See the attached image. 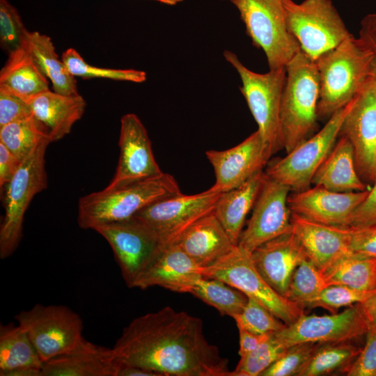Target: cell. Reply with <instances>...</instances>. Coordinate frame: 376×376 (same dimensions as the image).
I'll list each match as a JSON object with an SVG mask.
<instances>
[{
	"label": "cell",
	"instance_id": "6da1fadb",
	"mask_svg": "<svg viewBox=\"0 0 376 376\" xmlns=\"http://www.w3.org/2000/svg\"><path fill=\"white\" fill-rule=\"evenodd\" d=\"M112 350L120 364L158 376H231L228 359L206 339L201 319L170 306L134 318Z\"/></svg>",
	"mask_w": 376,
	"mask_h": 376
},
{
	"label": "cell",
	"instance_id": "7a4b0ae2",
	"mask_svg": "<svg viewBox=\"0 0 376 376\" xmlns=\"http://www.w3.org/2000/svg\"><path fill=\"white\" fill-rule=\"evenodd\" d=\"M315 62L320 79L318 118H329L345 107L371 78V53L352 34Z\"/></svg>",
	"mask_w": 376,
	"mask_h": 376
},
{
	"label": "cell",
	"instance_id": "3957f363",
	"mask_svg": "<svg viewBox=\"0 0 376 376\" xmlns=\"http://www.w3.org/2000/svg\"><path fill=\"white\" fill-rule=\"evenodd\" d=\"M180 192L174 177L164 172L152 178L108 185L79 199L78 224L83 229L94 230L102 224L131 218L152 203Z\"/></svg>",
	"mask_w": 376,
	"mask_h": 376
},
{
	"label": "cell",
	"instance_id": "277c9868",
	"mask_svg": "<svg viewBox=\"0 0 376 376\" xmlns=\"http://www.w3.org/2000/svg\"><path fill=\"white\" fill-rule=\"evenodd\" d=\"M285 69L279 125L282 148L288 153L317 130L320 79L315 62L301 51Z\"/></svg>",
	"mask_w": 376,
	"mask_h": 376
},
{
	"label": "cell",
	"instance_id": "5b68a950",
	"mask_svg": "<svg viewBox=\"0 0 376 376\" xmlns=\"http://www.w3.org/2000/svg\"><path fill=\"white\" fill-rule=\"evenodd\" d=\"M237 8L247 35L264 52L269 70L285 68L300 51L288 29L283 0H229Z\"/></svg>",
	"mask_w": 376,
	"mask_h": 376
},
{
	"label": "cell",
	"instance_id": "8992f818",
	"mask_svg": "<svg viewBox=\"0 0 376 376\" xmlns=\"http://www.w3.org/2000/svg\"><path fill=\"white\" fill-rule=\"evenodd\" d=\"M354 100L336 111L320 131L297 146L285 157L269 160L266 165V175L288 186L293 192L309 188L315 171L336 143Z\"/></svg>",
	"mask_w": 376,
	"mask_h": 376
},
{
	"label": "cell",
	"instance_id": "52a82bcc",
	"mask_svg": "<svg viewBox=\"0 0 376 376\" xmlns=\"http://www.w3.org/2000/svg\"><path fill=\"white\" fill-rule=\"evenodd\" d=\"M45 140L22 162L12 179L1 188L5 214L0 227V257H9L18 246L26 209L33 196L47 188Z\"/></svg>",
	"mask_w": 376,
	"mask_h": 376
},
{
	"label": "cell",
	"instance_id": "ba28073f",
	"mask_svg": "<svg viewBox=\"0 0 376 376\" xmlns=\"http://www.w3.org/2000/svg\"><path fill=\"white\" fill-rule=\"evenodd\" d=\"M283 1L289 31L313 61L352 35L331 0Z\"/></svg>",
	"mask_w": 376,
	"mask_h": 376
},
{
	"label": "cell",
	"instance_id": "9c48e42d",
	"mask_svg": "<svg viewBox=\"0 0 376 376\" xmlns=\"http://www.w3.org/2000/svg\"><path fill=\"white\" fill-rule=\"evenodd\" d=\"M224 56L239 74L242 81L240 91L258 125L257 130L274 154L283 148L279 114L285 68L258 73L246 68L233 52L224 51Z\"/></svg>",
	"mask_w": 376,
	"mask_h": 376
},
{
	"label": "cell",
	"instance_id": "30bf717a",
	"mask_svg": "<svg viewBox=\"0 0 376 376\" xmlns=\"http://www.w3.org/2000/svg\"><path fill=\"white\" fill-rule=\"evenodd\" d=\"M203 274L239 290L261 304L286 325L304 313L303 308L269 285L256 269L251 253L237 245L214 264L203 268Z\"/></svg>",
	"mask_w": 376,
	"mask_h": 376
},
{
	"label": "cell",
	"instance_id": "8fae6325",
	"mask_svg": "<svg viewBox=\"0 0 376 376\" xmlns=\"http://www.w3.org/2000/svg\"><path fill=\"white\" fill-rule=\"evenodd\" d=\"M44 362L69 353L85 339L81 317L62 305L37 304L15 316Z\"/></svg>",
	"mask_w": 376,
	"mask_h": 376
},
{
	"label": "cell",
	"instance_id": "7c38bea8",
	"mask_svg": "<svg viewBox=\"0 0 376 376\" xmlns=\"http://www.w3.org/2000/svg\"><path fill=\"white\" fill-rule=\"evenodd\" d=\"M94 230L109 244L129 288H136L164 247L157 234L134 217L102 224Z\"/></svg>",
	"mask_w": 376,
	"mask_h": 376
},
{
	"label": "cell",
	"instance_id": "4fadbf2b",
	"mask_svg": "<svg viewBox=\"0 0 376 376\" xmlns=\"http://www.w3.org/2000/svg\"><path fill=\"white\" fill-rule=\"evenodd\" d=\"M221 194L211 188L191 195L180 192L152 203L133 217L152 230L166 246L175 244L192 224L212 212Z\"/></svg>",
	"mask_w": 376,
	"mask_h": 376
},
{
	"label": "cell",
	"instance_id": "5bb4252c",
	"mask_svg": "<svg viewBox=\"0 0 376 376\" xmlns=\"http://www.w3.org/2000/svg\"><path fill=\"white\" fill-rule=\"evenodd\" d=\"M369 326L368 317L359 303L330 315L304 313L274 334L287 347L304 343L354 342L366 336Z\"/></svg>",
	"mask_w": 376,
	"mask_h": 376
},
{
	"label": "cell",
	"instance_id": "9a60e30c",
	"mask_svg": "<svg viewBox=\"0 0 376 376\" xmlns=\"http://www.w3.org/2000/svg\"><path fill=\"white\" fill-rule=\"evenodd\" d=\"M290 189L266 175L247 226L237 246L252 253L261 244L292 232L291 211L288 199Z\"/></svg>",
	"mask_w": 376,
	"mask_h": 376
},
{
	"label": "cell",
	"instance_id": "2e32d148",
	"mask_svg": "<svg viewBox=\"0 0 376 376\" xmlns=\"http://www.w3.org/2000/svg\"><path fill=\"white\" fill-rule=\"evenodd\" d=\"M272 155L258 130L233 148L207 150L206 157L215 175L210 188L222 193L238 187L263 171Z\"/></svg>",
	"mask_w": 376,
	"mask_h": 376
},
{
	"label": "cell",
	"instance_id": "e0dca14e",
	"mask_svg": "<svg viewBox=\"0 0 376 376\" xmlns=\"http://www.w3.org/2000/svg\"><path fill=\"white\" fill-rule=\"evenodd\" d=\"M350 141L357 173L361 180L376 178V97L371 78L354 97L340 130Z\"/></svg>",
	"mask_w": 376,
	"mask_h": 376
},
{
	"label": "cell",
	"instance_id": "ac0fdd59",
	"mask_svg": "<svg viewBox=\"0 0 376 376\" xmlns=\"http://www.w3.org/2000/svg\"><path fill=\"white\" fill-rule=\"evenodd\" d=\"M370 189L338 192L315 185L289 195L291 212L310 220L338 227H350L355 210Z\"/></svg>",
	"mask_w": 376,
	"mask_h": 376
},
{
	"label": "cell",
	"instance_id": "d6986e66",
	"mask_svg": "<svg viewBox=\"0 0 376 376\" xmlns=\"http://www.w3.org/2000/svg\"><path fill=\"white\" fill-rule=\"evenodd\" d=\"M120 155L116 173L109 186L157 176L163 172L154 157L147 130L134 113L120 119Z\"/></svg>",
	"mask_w": 376,
	"mask_h": 376
},
{
	"label": "cell",
	"instance_id": "ffe728a7",
	"mask_svg": "<svg viewBox=\"0 0 376 376\" xmlns=\"http://www.w3.org/2000/svg\"><path fill=\"white\" fill-rule=\"evenodd\" d=\"M291 224L292 232L307 258L322 272L338 259L352 252L350 227L318 223L293 212Z\"/></svg>",
	"mask_w": 376,
	"mask_h": 376
},
{
	"label": "cell",
	"instance_id": "44dd1931",
	"mask_svg": "<svg viewBox=\"0 0 376 376\" xmlns=\"http://www.w3.org/2000/svg\"><path fill=\"white\" fill-rule=\"evenodd\" d=\"M251 257L265 281L286 298L292 274L307 256L298 239L290 232L261 244Z\"/></svg>",
	"mask_w": 376,
	"mask_h": 376
},
{
	"label": "cell",
	"instance_id": "7402d4cb",
	"mask_svg": "<svg viewBox=\"0 0 376 376\" xmlns=\"http://www.w3.org/2000/svg\"><path fill=\"white\" fill-rule=\"evenodd\" d=\"M200 267L176 244L164 246L144 272L136 288L160 286L178 292H189L202 276Z\"/></svg>",
	"mask_w": 376,
	"mask_h": 376
},
{
	"label": "cell",
	"instance_id": "603a6c76",
	"mask_svg": "<svg viewBox=\"0 0 376 376\" xmlns=\"http://www.w3.org/2000/svg\"><path fill=\"white\" fill-rule=\"evenodd\" d=\"M119 366L112 348L84 339L72 352L44 362L40 376H117Z\"/></svg>",
	"mask_w": 376,
	"mask_h": 376
},
{
	"label": "cell",
	"instance_id": "cb8c5ba5",
	"mask_svg": "<svg viewBox=\"0 0 376 376\" xmlns=\"http://www.w3.org/2000/svg\"><path fill=\"white\" fill-rule=\"evenodd\" d=\"M175 244L203 268L214 264L236 246L214 210L192 224Z\"/></svg>",
	"mask_w": 376,
	"mask_h": 376
},
{
	"label": "cell",
	"instance_id": "d4e9b609",
	"mask_svg": "<svg viewBox=\"0 0 376 376\" xmlns=\"http://www.w3.org/2000/svg\"><path fill=\"white\" fill-rule=\"evenodd\" d=\"M33 117L51 142L68 134L83 116L86 102L77 94L64 95L48 90L29 102Z\"/></svg>",
	"mask_w": 376,
	"mask_h": 376
},
{
	"label": "cell",
	"instance_id": "484cf974",
	"mask_svg": "<svg viewBox=\"0 0 376 376\" xmlns=\"http://www.w3.org/2000/svg\"><path fill=\"white\" fill-rule=\"evenodd\" d=\"M311 184L338 192L367 189L357 173L352 146L345 136L340 135L315 171Z\"/></svg>",
	"mask_w": 376,
	"mask_h": 376
},
{
	"label": "cell",
	"instance_id": "4316f807",
	"mask_svg": "<svg viewBox=\"0 0 376 376\" xmlns=\"http://www.w3.org/2000/svg\"><path fill=\"white\" fill-rule=\"evenodd\" d=\"M265 178V171L258 172L238 187L222 192L215 204L214 212L235 245Z\"/></svg>",
	"mask_w": 376,
	"mask_h": 376
},
{
	"label": "cell",
	"instance_id": "83f0119b",
	"mask_svg": "<svg viewBox=\"0 0 376 376\" xmlns=\"http://www.w3.org/2000/svg\"><path fill=\"white\" fill-rule=\"evenodd\" d=\"M0 86L28 102L49 90L48 79L24 47L8 53L0 72Z\"/></svg>",
	"mask_w": 376,
	"mask_h": 376
},
{
	"label": "cell",
	"instance_id": "f1b7e54d",
	"mask_svg": "<svg viewBox=\"0 0 376 376\" xmlns=\"http://www.w3.org/2000/svg\"><path fill=\"white\" fill-rule=\"evenodd\" d=\"M23 47L51 81L54 91L64 95L78 93L75 77L69 72L61 58L59 59L49 36L37 31H29Z\"/></svg>",
	"mask_w": 376,
	"mask_h": 376
},
{
	"label": "cell",
	"instance_id": "f546056e",
	"mask_svg": "<svg viewBox=\"0 0 376 376\" xmlns=\"http://www.w3.org/2000/svg\"><path fill=\"white\" fill-rule=\"evenodd\" d=\"M43 361L26 331L19 324H1L0 375L22 369H42Z\"/></svg>",
	"mask_w": 376,
	"mask_h": 376
},
{
	"label": "cell",
	"instance_id": "4dcf8cb0",
	"mask_svg": "<svg viewBox=\"0 0 376 376\" xmlns=\"http://www.w3.org/2000/svg\"><path fill=\"white\" fill-rule=\"evenodd\" d=\"M326 283L344 285L364 290H376V258L350 253L338 259L324 272Z\"/></svg>",
	"mask_w": 376,
	"mask_h": 376
},
{
	"label": "cell",
	"instance_id": "1f68e13d",
	"mask_svg": "<svg viewBox=\"0 0 376 376\" xmlns=\"http://www.w3.org/2000/svg\"><path fill=\"white\" fill-rule=\"evenodd\" d=\"M361 349L354 342L319 343L298 376H320L336 371L345 373Z\"/></svg>",
	"mask_w": 376,
	"mask_h": 376
},
{
	"label": "cell",
	"instance_id": "d6a6232c",
	"mask_svg": "<svg viewBox=\"0 0 376 376\" xmlns=\"http://www.w3.org/2000/svg\"><path fill=\"white\" fill-rule=\"evenodd\" d=\"M189 293L234 319L244 308L248 297L239 290L216 279L202 276Z\"/></svg>",
	"mask_w": 376,
	"mask_h": 376
},
{
	"label": "cell",
	"instance_id": "836d02e7",
	"mask_svg": "<svg viewBox=\"0 0 376 376\" xmlns=\"http://www.w3.org/2000/svg\"><path fill=\"white\" fill-rule=\"evenodd\" d=\"M45 140L49 141L33 116L0 127V143L21 162Z\"/></svg>",
	"mask_w": 376,
	"mask_h": 376
},
{
	"label": "cell",
	"instance_id": "e575fe53",
	"mask_svg": "<svg viewBox=\"0 0 376 376\" xmlns=\"http://www.w3.org/2000/svg\"><path fill=\"white\" fill-rule=\"evenodd\" d=\"M327 286L322 271L306 258L294 272L286 298L304 309L310 308L321 291Z\"/></svg>",
	"mask_w": 376,
	"mask_h": 376
},
{
	"label": "cell",
	"instance_id": "d590c367",
	"mask_svg": "<svg viewBox=\"0 0 376 376\" xmlns=\"http://www.w3.org/2000/svg\"><path fill=\"white\" fill-rule=\"evenodd\" d=\"M61 60L69 72L75 77L104 78L134 83H142L146 80V73L142 70L104 68L90 65L74 48H69L63 52Z\"/></svg>",
	"mask_w": 376,
	"mask_h": 376
},
{
	"label": "cell",
	"instance_id": "8d00e7d4",
	"mask_svg": "<svg viewBox=\"0 0 376 376\" xmlns=\"http://www.w3.org/2000/svg\"><path fill=\"white\" fill-rule=\"evenodd\" d=\"M288 348L274 332L271 333L256 350L240 357L235 369L231 371V376H261Z\"/></svg>",
	"mask_w": 376,
	"mask_h": 376
},
{
	"label": "cell",
	"instance_id": "74e56055",
	"mask_svg": "<svg viewBox=\"0 0 376 376\" xmlns=\"http://www.w3.org/2000/svg\"><path fill=\"white\" fill-rule=\"evenodd\" d=\"M237 326L257 334H267L283 329L285 324L255 299L248 297L242 312L234 318Z\"/></svg>",
	"mask_w": 376,
	"mask_h": 376
},
{
	"label": "cell",
	"instance_id": "f35d334b",
	"mask_svg": "<svg viewBox=\"0 0 376 376\" xmlns=\"http://www.w3.org/2000/svg\"><path fill=\"white\" fill-rule=\"evenodd\" d=\"M29 31L17 10L8 0H0V43L10 53L23 47Z\"/></svg>",
	"mask_w": 376,
	"mask_h": 376
},
{
	"label": "cell",
	"instance_id": "ab89813d",
	"mask_svg": "<svg viewBox=\"0 0 376 376\" xmlns=\"http://www.w3.org/2000/svg\"><path fill=\"white\" fill-rule=\"evenodd\" d=\"M375 292L376 290L364 291L344 285H330L321 291L310 308L320 307L335 313L342 307L363 303Z\"/></svg>",
	"mask_w": 376,
	"mask_h": 376
},
{
	"label": "cell",
	"instance_id": "60d3db41",
	"mask_svg": "<svg viewBox=\"0 0 376 376\" xmlns=\"http://www.w3.org/2000/svg\"><path fill=\"white\" fill-rule=\"evenodd\" d=\"M319 343H304L288 347L285 353L261 376H298Z\"/></svg>",
	"mask_w": 376,
	"mask_h": 376
},
{
	"label": "cell",
	"instance_id": "b9f144b4",
	"mask_svg": "<svg viewBox=\"0 0 376 376\" xmlns=\"http://www.w3.org/2000/svg\"><path fill=\"white\" fill-rule=\"evenodd\" d=\"M347 376H376V327L370 324L366 343L355 361L346 369Z\"/></svg>",
	"mask_w": 376,
	"mask_h": 376
},
{
	"label": "cell",
	"instance_id": "7bdbcfd3",
	"mask_svg": "<svg viewBox=\"0 0 376 376\" xmlns=\"http://www.w3.org/2000/svg\"><path fill=\"white\" fill-rule=\"evenodd\" d=\"M31 116L29 102L0 86V127Z\"/></svg>",
	"mask_w": 376,
	"mask_h": 376
},
{
	"label": "cell",
	"instance_id": "ee69618b",
	"mask_svg": "<svg viewBox=\"0 0 376 376\" xmlns=\"http://www.w3.org/2000/svg\"><path fill=\"white\" fill-rule=\"evenodd\" d=\"M351 233V250L353 253L376 258V224L354 228Z\"/></svg>",
	"mask_w": 376,
	"mask_h": 376
},
{
	"label": "cell",
	"instance_id": "f6af8a7d",
	"mask_svg": "<svg viewBox=\"0 0 376 376\" xmlns=\"http://www.w3.org/2000/svg\"><path fill=\"white\" fill-rule=\"evenodd\" d=\"M358 38L371 53L370 76L376 80V13L361 19Z\"/></svg>",
	"mask_w": 376,
	"mask_h": 376
},
{
	"label": "cell",
	"instance_id": "bcb514c9",
	"mask_svg": "<svg viewBox=\"0 0 376 376\" xmlns=\"http://www.w3.org/2000/svg\"><path fill=\"white\" fill-rule=\"evenodd\" d=\"M373 182V187L355 210L350 227L359 228L376 224V178Z\"/></svg>",
	"mask_w": 376,
	"mask_h": 376
},
{
	"label": "cell",
	"instance_id": "7dc6e473",
	"mask_svg": "<svg viewBox=\"0 0 376 376\" xmlns=\"http://www.w3.org/2000/svg\"><path fill=\"white\" fill-rule=\"evenodd\" d=\"M21 162L0 143V187H4L19 169Z\"/></svg>",
	"mask_w": 376,
	"mask_h": 376
},
{
	"label": "cell",
	"instance_id": "c3c4849f",
	"mask_svg": "<svg viewBox=\"0 0 376 376\" xmlns=\"http://www.w3.org/2000/svg\"><path fill=\"white\" fill-rule=\"evenodd\" d=\"M237 327L240 336V349L238 354L240 357H244L256 350L269 334H253L242 327Z\"/></svg>",
	"mask_w": 376,
	"mask_h": 376
},
{
	"label": "cell",
	"instance_id": "681fc988",
	"mask_svg": "<svg viewBox=\"0 0 376 376\" xmlns=\"http://www.w3.org/2000/svg\"><path fill=\"white\" fill-rule=\"evenodd\" d=\"M117 376H158V375L140 367L120 363Z\"/></svg>",
	"mask_w": 376,
	"mask_h": 376
},
{
	"label": "cell",
	"instance_id": "f907efd6",
	"mask_svg": "<svg viewBox=\"0 0 376 376\" xmlns=\"http://www.w3.org/2000/svg\"><path fill=\"white\" fill-rule=\"evenodd\" d=\"M369 322L376 327V292L363 303H361Z\"/></svg>",
	"mask_w": 376,
	"mask_h": 376
},
{
	"label": "cell",
	"instance_id": "816d5d0a",
	"mask_svg": "<svg viewBox=\"0 0 376 376\" xmlns=\"http://www.w3.org/2000/svg\"><path fill=\"white\" fill-rule=\"evenodd\" d=\"M158 2H160L162 3L168 5V6H175L181 2H182L183 0H153Z\"/></svg>",
	"mask_w": 376,
	"mask_h": 376
},
{
	"label": "cell",
	"instance_id": "f5cc1de1",
	"mask_svg": "<svg viewBox=\"0 0 376 376\" xmlns=\"http://www.w3.org/2000/svg\"><path fill=\"white\" fill-rule=\"evenodd\" d=\"M371 81H372L373 88V91H374L375 97H376V80L373 79L371 78Z\"/></svg>",
	"mask_w": 376,
	"mask_h": 376
},
{
	"label": "cell",
	"instance_id": "db71d44e",
	"mask_svg": "<svg viewBox=\"0 0 376 376\" xmlns=\"http://www.w3.org/2000/svg\"><path fill=\"white\" fill-rule=\"evenodd\" d=\"M221 1H226V0H221ZM228 1H229V0H228Z\"/></svg>",
	"mask_w": 376,
	"mask_h": 376
}]
</instances>
